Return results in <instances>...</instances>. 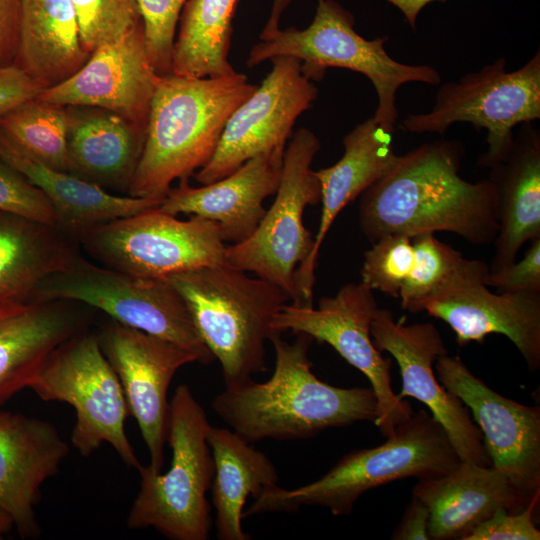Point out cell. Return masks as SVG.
Segmentation results:
<instances>
[{"instance_id":"5bb4252c","label":"cell","mask_w":540,"mask_h":540,"mask_svg":"<svg viewBox=\"0 0 540 540\" xmlns=\"http://www.w3.org/2000/svg\"><path fill=\"white\" fill-rule=\"evenodd\" d=\"M270 61L271 71L233 111L214 155L193 175L201 185L226 177L257 155L284 152L297 118L317 99L318 88L296 58Z\"/></svg>"},{"instance_id":"7c38bea8","label":"cell","mask_w":540,"mask_h":540,"mask_svg":"<svg viewBox=\"0 0 540 540\" xmlns=\"http://www.w3.org/2000/svg\"><path fill=\"white\" fill-rule=\"evenodd\" d=\"M77 240L101 265L139 278L165 279L226 262L215 222L180 220L159 206L99 224Z\"/></svg>"},{"instance_id":"4316f807","label":"cell","mask_w":540,"mask_h":540,"mask_svg":"<svg viewBox=\"0 0 540 540\" xmlns=\"http://www.w3.org/2000/svg\"><path fill=\"white\" fill-rule=\"evenodd\" d=\"M0 161L21 173L50 201L56 226L78 239L89 229L149 208L161 200L118 196L66 171L45 165L0 131Z\"/></svg>"},{"instance_id":"7bdbcfd3","label":"cell","mask_w":540,"mask_h":540,"mask_svg":"<svg viewBox=\"0 0 540 540\" xmlns=\"http://www.w3.org/2000/svg\"><path fill=\"white\" fill-rule=\"evenodd\" d=\"M293 0H272V6L268 20L260 34V40H264L275 33L279 27L280 19L285 9Z\"/></svg>"},{"instance_id":"f35d334b","label":"cell","mask_w":540,"mask_h":540,"mask_svg":"<svg viewBox=\"0 0 540 540\" xmlns=\"http://www.w3.org/2000/svg\"><path fill=\"white\" fill-rule=\"evenodd\" d=\"M44 89L15 64L0 70V116Z\"/></svg>"},{"instance_id":"44dd1931","label":"cell","mask_w":540,"mask_h":540,"mask_svg":"<svg viewBox=\"0 0 540 540\" xmlns=\"http://www.w3.org/2000/svg\"><path fill=\"white\" fill-rule=\"evenodd\" d=\"M284 152L257 155L226 177L200 187L180 181L159 209L173 216L208 219L217 224L225 243H240L252 235L266 213L264 200L277 192Z\"/></svg>"},{"instance_id":"603a6c76","label":"cell","mask_w":540,"mask_h":540,"mask_svg":"<svg viewBox=\"0 0 540 540\" xmlns=\"http://www.w3.org/2000/svg\"><path fill=\"white\" fill-rule=\"evenodd\" d=\"M427 506L429 539L465 540L499 508L518 512L530 503L493 466L461 461L450 472L418 480L412 491Z\"/></svg>"},{"instance_id":"d6a6232c","label":"cell","mask_w":540,"mask_h":540,"mask_svg":"<svg viewBox=\"0 0 540 540\" xmlns=\"http://www.w3.org/2000/svg\"><path fill=\"white\" fill-rule=\"evenodd\" d=\"M0 131L45 165L67 172L66 106L26 100L0 116Z\"/></svg>"},{"instance_id":"8d00e7d4","label":"cell","mask_w":540,"mask_h":540,"mask_svg":"<svg viewBox=\"0 0 540 540\" xmlns=\"http://www.w3.org/2000/svg\"><path fill=\"white\" fill-rule=\"evenodd\" d=\"M538 514L539 507L533 505L518 512L499 508L474 528L465 540H539Z\"/></svg>"},{"instance_id":"7402d4cb","label":"cell","mask_w":540,"mask_h":540,"mask_svg":"<svg viewBox=\"0 0 540 540\" xmlns=\"http://www.w3.org/2000/svg\"><path fill=\"white\" fill-rule=\"evenodd\" d=\"M422 311L447 323L459 346L501 334L530 371L540 368V291L494 293L485 283H471L433 297Z\"/></svg>"},{"instance_id":"60d3db41","label":"cell","mask_w":540,"mask_h":540,"mask_svg":"<svg viewBox=\"0 0 540 540\" xmlns=\"http://www.w3.org/2000/svg\"><path fill=\"white\" fill-rule=\"evenodd\" d=\"M429 518L430 513L425 503L413 495L391 539L428 540Z\"/></svg>"},{"instance_id":"52a82bcc","label":"cell","mask_w":540,"mask_h":540,"mask_svg":"<svg viewBox=\"0 0 540 540\" xmlns=\"http://www.w3.org/2000/svg\"><path fill=\"white\" fill-rule=\"evenodd\" d=\"M355 18L335 0H317L315 16L305 29H278L251 48L246 65L252 68L279 56L296 58L311 81H321L328 68L349 69L366 76L377 95L373 118L393 132L398 118L396 93L409 82L441 83L440 73L428 65H408L388 55V37L367 40L354 28Z\"/></svg>"},{"instance_id":"8fae6325","label":"cell","mask_w":540,"mask_h":540,"mask_svg":"<svg viewBox=\"0 0 540 540\" xmlns=\"http://www.w3.org/2000/svg\"><path fill=\"white\" fill-rule=\"evenodd\" d=\"M28 388L43 401L65 402L74 408L71 443L82 456L108 443L128 467L140 466L125 431L129 408L96 334L81 331L61 343Z\"/></svg>"},{"instance_id":"30bf717a","label":"cell","mask_w":540,"mask_h":540,"mask_svg":"<svg viewBox=\"0 0 540 540\" xmlns=\"http://www.w3.org/2000/svg\"><path fill=\"white\" fill-rule=\"evenodd\" d=\"M540 118V52L523 66L507 71L505 57L480 70L463 75L458 81L440 85L432 109L409 114L403 130L416 134L444 135L450 126L466 122L487 131V150L477 165L489 168L508 151L514 128Z\"/></svg>"},{"instance_id":"4dcf8cb0","label":"cell","mask_w":540,"mask_h":540,"mask_svg":"<svg viewBox=\"0 0 540 540\" xmlns=\"http://www.w3.org/2000/svg\"><path fill=\"white\" fill-rule=\"evenodd\" d=\"M344 153L334 165L314 171L321 185L322 211L314 236L312 263L316 267L321 245L338 214L395 163L393 132L373 117L355 126L343 138Z\"/></svg>"},{"instance_id":"ba28073f","label":"cell","mask_w":540,"mask_h":540,"mask_svg":"<svg viewBox=\"0 0 540 540\" xmlns=\"http://www.w3.org/2000/svg\"><path fill=\"white\" fill-rule=\"evenodd\" d=\"M211 423L186 384L170 401L167 442L171 464L164 474L137 468L140 489L127 517L129 529L153 528L171 540H207L212 527L206 498L215 466L207 442Z\"/></svg>"},{"instance_id":"1f68e13d","label":"cell","mask_w":540,"mask_h":540,"mask_svg":"<svg viewBox=\"0 0 540 540\" xmlns=\"http://www.w3.org/2000/svg\"><path fill=\"white\" fill-rule=\"evenodd\" d=\"M239 0H188L172 53V73L203 78L235 73L228 60Z\"/></svg>"},{"instance_id":"f546056e","label":"cell","mask_w":540,"mask_h":540,"mask_svg":"<svg viewBox=\"0 0 540 540\" xmlns=\"http://www.w3.org/2000/svg\"><path fill=\"white\" fill-rule=\"evenodd\" d=\"M215 473L211 485L219 540H249L242 528L244 506L249 496L257 498L277 485L278 472L268 456L232 429L210 426L207 434Z\"/></svg>"},{"instance_id":"e575fe53","label":"cell","mask_w":540,"mask_h":540,"mask_svg":"<svg viewBox=\"0 0 540 540\" xmlns=\"http://www.w3.org/2000/svg\"><path fill=\"white\" fill-rule=\"evenodd\" d=\"M188 0H137L149 61L159 75L172 73V53L181 12Z\"/></svg>"},{"instance_id":"ee69618b","label":"cell","mask_w":540,"mask_h":540,"mask_svg":"<svg viewBox=\"0 0 540 540\" xmlns=\"http://www.w3.org/2000/svg\"><path fill=\"white\" fill-rule=\"evenodd\" d=\"M14 527L11 517L0 507V537Z\"/></svg>"},{"instance_id":"6da1fadb","label":"cell","mask_w":540,"mask_h":540,"mask_svg":"<svg viewBox=\"0 0 540 540\" xmlns=\"http://www.w3.org/2000/svg\"><path fill=\"white\" fill-rule=\"evenodd\" d=\"M465 148L437 139L398 155L392 167L359 197L358 222L371 242L387 235L451 232L483 246L498 233L495 197L488 179L460 176Z\"/></svg>"},{"instance_id":"d590c367","label":"cell","mask_w":540,"mask_h":540,"mask_svg":"<svg viewBox=\"0 0 540 540\" xmlns=\"http://www.w3.org/2000/svg\"><path fill=\"white\" fill-rule=\"evenodd\" d=\"M0 211L56 226L53 207L44 193L21 173L1 161Z\"/></svg>"},{"instance_id":"277c9868","label":"cell","mask_w":540,"mask_h":540,"mask_svg":"<svg viewBox=\"0 0 540 540\" xmlns=\"http://www.w3.org/2000/svg\"><path fill=\"white\" fill-rule=\"evenodd\" d=\"M460 459L441 424L425 409L396 426L376 447L344 455L321 478L301 487L266 488L243 517L293 513L303 506H319L335 515H348L365 492L409 477L425 480L450 472Z\"/></svg>"},{"instance_id":"836d02e7","label":"cell","mask_w":540,"mask_h":540,"mask_svg":"<svg viewBox=\"0 0 540 540\" xmlns=\"http://www.w3.org/2000/svg\"><path fill=\"white\" fill-rule=\"evenodd\" d=\"M81 40L92 54L143 25L137 0H72Z\"/></svg>"},{"instance_id":"7a4b0ae2","label":"cell","mask_w":540,"mask_h":540,"mask_svg":"<svg viewBox=\"0 0 540 540\" xmlns=\"http://www.w3.org/2000/svg\"><path fill=\"white\" fill-rule=\"evenodd\" d=\"M269 341L275 352L271 378L225 387L212 400L213 411L230 429L254 443L308 439L328 428L376 421L378 403L370 386L336 387L312 372L311 336L297 333L290 343L274 333Z\"/></svg>"},{"instance_id":"d4e9b609","label":"cell","mask_w":540,"mask_h":540,"mask_svg":"<svg viewBox=\"0 0 540 540\" xmlns=\"http://www.w3.org/2000/svg\"><path fill=\"white\" fill-rule=\"evenodd\" d=\"M518 126L506 154L489 167L499 226L490 271L513 263L524 244L540 238V131L531 122Z\"/></svg>"},{"instance_id":"b9f144b4","label":"cell","mask_w":540,"mask_h":540,"mask_svg":"<svg viewBox=\"0 0 540 540\" xmlns=\"http://www.w3.org/2000/svg\"><path fill=\"white\" fill-rule=\"evenodd\" d=\"M402 12L410 27L415 30L421 10L429 3L438 0H385Z\"/></svg>"},{"instance_id":"9a60e30c","label":"cell","mask_w":540,"mask_h":540,"mask_svg":"<svg viewBox=\"0 0 540 540\" xmlns=\"http://www.w3.org/2000/svg\"><path fill=\"white\" fill-rule=\"evenodd\" d=\"M434 369L440 384L472 412L492 466L530 503H540V408L500 395L458 356L442 355Z\"/></svg>"},{"instance_id":"74e56055","label":"cell","mask_w":540,"mask_h":540,"mask_svg":"<svg viewBox=\"0 0 540 540\" xmlns=\"http://www.w3.org/2000/svg\"><path fill=\"white\" fill-rule=\"evenodd\" d=\"M485 284L500 292L540 291V238L531 241L520 261L489 271Z\"/></svg>"},{"instance_id":"ac0fdd59","label":"cell","mask_w":540,"mask_h":540,"mask_svg":"<svg viewBox=\"0 0 540 540\" xmlns=\"http://www.w3.org/2000/svg\"><path fill=\"white\" fill-rule=\"evenodd\" d=\"M364 252L361 282L400 300L411 313L427 301L471 283H485L490 271L482 260L465 258L433 233L387 235Z\"/></svg>"},{"instance_id":"9c48e42d","label":"cell","mask_w":540,"mask_h":540,"mask_svg":"<svg viewBox=\"0 0 540 540\" xmlns=\"http://www.w3.org/2000/svg\"><path fill=\"white\" fill-rule=\"evenodd\" d=\"M80 302L115 322L177 344L199 363L215 359L200 337L186 302L166 279H148L92 263L79 254L64 270L44 278L30 302Z\"/></svg>"},{"instance_id":"cb8c5ba5","label":"cell","mask_w":540,"mask_h":540,"mask_svg":"<svg viewBox=\"0 0 540 540\" xmlns=\"http://www.w3.org/2000/svg\"><path fill=\"white\" fill-rule=\"evenodd\" d=\"M67 172L106 190H129L146 126L110 110L66 106Z\"/></svg>"},{"instance_id":"d6986e66","label":"cell","mask_w":540,"mask_h":540,"mask_svg":"<svg viewBox=\"0 0 540 540\" xmlns=\"http://www.w3.org/2000/svg\"><path fill=\"white\" fill-rule=\"evenodd\" d=\"M158 77L147 55L142 25L98 47L74 75L37 97L63 106L110 110L146 126Z\"/></svg>"},{"instance_id":"4fadbf2b","label":"cell","mask_w":540,"mask_h":540,"mask_svg":"<svg viewBox=\"0 0 540 540\" xmlns=\"http://www.w3.org/2000/svg\"><path fill=\"white\" fill-rule=\"evenodd\" d=\"M378 309L374 291L362 282L343 285L333 297H323L318 307L286 303L273 317L277 333L292 331L332 346L368 379L378 403L374 424L387 438L413 414L406 400H399L391 383V359L384 358L371 337V322Z\"/></svg>"},{"instance_id":"f1b7e54d","label":"cell","mask_w":540,"mask_h":540,"mask_svg":"<svg viewBox=\"0 0 540 540\" xmlns=\"http://www.w3.org/2000/svg\"><path fill=\"white\" fill-rule=\"evenodd\" d=\"M55 225L0 211V307L30 302L37 285L77 257Z\"/></svg>"},{"instance_id":"ffe728a7","label":"cell","mask_w":540,"mask_h":540,"mask_svg":"<svg viewBox=\"0 0 540 540\" xmlns=\"http://www.w3.org/2000/svg\"><path fill=\"white\" fill-rule=\"evenodd\" d=\"M68 453L69 446L52 423L0 412V507L21 537L39 535L35 506L41 486L58 473Z\"/></svg>"},{"instance_id":"e0dca14e","label":"cell","mask_w":540,"mask_h":540,"mask_svg":"<svg viewBox=\"0 0 540 540\" xmlns=\"http://www.w3.org/2000/svg\"><path fill=\"white\" fill-rule=\"evenodd\" d=\"M97 336L137 421L150 455L149 466L160 472L168 435V388L176 372L198 362L197 357L177 344L118 322Z\"/></svg>"},{"instance_id":"5b68a950","label":"cell","mask_w":540,"mask_h":540,"mask_svg":"<svg viewBox=\"0 0 540 540\" xmlns=\"http://www.w3.org/2000/svg\"><path fill=\"white\" fill-rule=\"evenodd\" d=\"M183 297L203 342L218 360L225 387L266 371L265 344L288 295L278 286L222 264L165 278Z\"/></svg>"},{"instance_id":"484cf974","label":"cell","mask_w":540,"mask_h":540,"mask_svg":"<svg viewBox=\"0 0 540 540\" xmlns=\"http://www.w3.org/2000/svg\"><path fill=\"white\" fill-rule=\"evenodd\" d=\"M69 301L0 307V405L28 388L50 353L82 331L83 317Z\"/></svg>"},{"instance_id":"ab89813d","label":"cell","mask_w":540,"mask_h":540,"mask_svg":"<svg viewBox=\"0 0 540 540\" xmlns=\"http://www.w3.org/2000/svg\"><path fill=\"white\" fill-rule=\"evenodd\" d=\"M21 0H0V70L14 65L19 43Z\"/></svg>"},{"instance_id":"8992f818","label":"cell","mask_w":540,"mask_h":540,"mask_svg":"<svg viewBox=\"0 0 540 540\" xmlns=\"http://www.w3.org/2000/svg\"><path fill=\"white\" fill-rule=\"evenodd\" d=\"M319 150L320 140L311 130L292 134L271 207L249 238L226 249L229 265L278 286L297 306H313L314 236L303 215L307 206L321 201V185L311 168Z\"/></svg>"},{"instance_id":"2e32d148","label":"cell","mask_w":540,"mask_h":540,"mask_svg":"<svg viewBox=\"0 0 540 540\" xmlns=\"http://www.w3.org/2000/svg\"><path fill=\"white\" fill-rule=\"evenodd\" d=\"M371 337L375 347L390 353L398 364L402 389L397 398L422 402L443 427L460 461L492 466L469 409L440 384L434 373L437 358L448 354L435 325H407L403 318L396 320L390 310L378 307L371 322Z\"/></svg>"},{"instance_id":"83f0119b","label":"cell","mask_w":540,"mask_h":540,"mask_svg":"<svg viewBox=\"0 0 540 540\" xmlns=\"http://www.w3.org/2000/svg\"><path fill=\"white\" fill-rule=\"evenodd\" d=\"M90 56L72 0H21L14 64L44 90L70 78Z\"/></svg>"},{"instance_id":"3957f363","label":"cell","mask_w":540,"mask_h":540,"mask_svg":"<svg viewBox=\"0 0 540 540\" xmlns=\"http://www.w3.org/2000/svg\"><path fill=\"white\" fill-rule=\"evenodd\" d=\"M243 73L158 77L143 151L128 196L163 200L214 155L233 111L256 90Z\"/></svg>"}]
</instances>
